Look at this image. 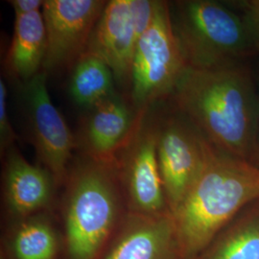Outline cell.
<instances>
[{
    "label": "cell",
    "instance_id": "5bb4252c",
    "mask_svg": "<svg viewBox=\"0 0 259 259\" xmlns=\"http://www.w3.org/2000/svg\"><path fill=\"white\" fill-rule=\"evenodd\" d=\"M47 50V32L42 13L16 17L14 36L7 56L10 71L27 82L40 72Z\"/></svg>",
    "mask_w": 259,
    "mask_h": 259
},
{
    "label": "cell",
    "instance_id": "44dd1931",
    "mask_svg": "<svg viewBox=\"0 0 259 259\" xmlns=\"http://www.w3.org/2000/svg\"><path fill=\"white\" fill-rule=\"evenodd\" d=\"M16 17L25 16L42 11L45 1L41 0H13L10 2Z\"/></svg>",
    "mask_w": 259,
    "mask_h": 259
},
{
    "label": "cell",
    "instance_id": "4fadbf2b",
    "mask_svg": "<svg viewBox=\"0 0 259 259\" xmlns=\"http://www.w3.org/2000/svg\"><path fill=\"white\" fill-rule=\"evenodd\" d=\"M83 131L87 157L114 163L115 157L136 126L128 106L112 95L92 108Z\"/></svg>",
    "mask_w": 259,
    "mask_h": 259
},
{
    "label": "cell",
    "instance_id": "8992f818",
    "mask_svg": "<svg viewBox=\"0 0 259 259\" xmlns=\"http://www.w3.org/2000/svg\"><path fill=\"white\" fill-rule=\"evenodd\" d=\"M142 111L115 157V166L127 212L159 216L171 212L158 166V126L145 118Z\"/></svg>",
    "mask_w": 259,
    "mask_h": 259
},
{
    "label": "cell",
    "instance_id": "ac0fdd59",
    "mask_svg": "<svg viewBox=\"0 0 259 259\" xmlns=\"http://www.w3.org/2000/svg\"><path fill=\"white\" fill-rule=\"evenodd\" d=\"M157 2L152 0H129L130 15L138 40L150 27L156 14Z\"/></svg>",
    "mask_w": 259,
    "mask_h": 259
},
{
    "label": "cell",
    "instance_id": "9c48e42d",
    "mask_svg": "<svg viewBox=\"0 0 259 259\" xmlns=\"http://www.w3.org/2000/svg\"><path fill=\"white\" fill-rule=\"evenodd\" d=\"M24 96L29 125L37 157L51 173L56 185L67 179L74 138L48 93L47 72L40 71L25 82Z\"/></svg>",
    "mask_w": 259,
    "mask_h": 259
},
{
    "label": "cell",
    "instance_id": "d6986e66",
    "mask_svg": "<svg viewBox=\"0 0 259 259\" xmlns=\"http://www.w3.org/2000/svg\"><path fill=\"white\" fill-rule=\"evenodd\" d=\"M15 139V133L10 125L7 112V88L0 81V142L1 150L7 148Z\"/></svg>",
    "mask_w": 259,
    "mask_h": 259
},
{
    "label": "cell",
    "instance_id": "9a60e30c",
    "mask_svg": "<svg viewBox=\"0 0 259 259\" xmlns=\"http://www.w3.org/2000/svg\"><path fill=\"white\" fill-rule=\"evenodd\" d=\"M196 259H259V200L228 225Z\"/></svg>",
    "mask_w": 259,
    "mask_h": 259
},
{
    "label": "cell",
    "instance_id": "6da1fadb",
    "mask_svg": "<svg viewBox=\"0 0 259 259\" xmlns=\"http://www.w3.org/2000/svg\"><path fill=\"white\" fill-rule=\"evenodd\" d=\"M177 108L214 148L254 165L259 96L239 64L187 68L172 94Z\"/></svg>",
    "mask_w": 259,
    "mask_h": 259
},
{
    "label": "cell",
    "instance_id": "8fae6325",
    "mask_svg": "<svg viewBox=\"0 0 259 259\" xmlns=\"http://www.w3.org/2000/svg\"><path fill=\"white\" fill-rule=\"evenodd\" d=\"M137 42L129 0H111L105 6L87 50L102 58L114 78L124 83L131 81Z\"/></svg>",
    "mask_w": 259,
    "mask_h": 259
},
{
    "label": "cell",
    "instance_id": "ffe728a7",
    "mask_svg": "<svg viewBox=\"0 0 259 259\" xmlns=\"http://www.w3.org/2000/svg\"><path fill=\"white\" fill-rule=\"evenodd\" d=\"M244 19L250 30L254 51L259 53V0H248L242 3Z\"/></svg>",
    "mask_w": 259,
    "mask_h": 259
},
{
    "label": "cell",
    "instance_id": "7a4b0ae2",
    "mask_svg": "<svg viewBox=\"0 0 259 259\" xmlns=\"http://www.w3.org/2000/svg\"><path fill=\"white\" fill-rule=\"evenodd\" d=\"M259 200V167L217 149L172 214L183 259H196L247 206Z\"/></svg>",
    "mask_w": 259,
    "mask_h": 259
},
{
    "label": "cell",
    "instance_id": "52a82bcc",
    "mask_svg": "<svg viewBox=\"0 0 259 259\" xmlns=\"http://www.w3.org/2000/svg\"><path fill=\"white\" fill-rule=\"evenodd\" d=\"M157 148L167 204L173 214L216 148L189 121L175 117L158 125Z\"/></svg>",
    "mask_w": 259,
    "mask_h": 259
},
{
    "label": "cell",
    "instance_id": "7c38bea8",
    "mask_svg": "<svg viewBox=\"0 0 259 259\" xmlns=\"http://www.w3.org/2000/svg\"><path fill=\"white\" fill-rule=\"evenodd\" d=\"M4 184L6 206L18 221L42 211L50 204L57 185L47 168L30 163L12 150L7 157Z\"/></svg>",
    "mask_w": 259,
    "mask_h": 259
},
{
    "label": "cell",
    "instance_id": "277c9868",
    "mask_svg": "<svg viewBox=\"0 0 259 259\" xmlns=\"http://www.w3.org/2000/svg\"><path fill=\"white\" fill-rule=\"evenodd\" d=\"M171 12L178 41L189 68L209 69L237 65L255 52L244 17L220 2H177Z\"/></svg>",
    "mask_w": 259,
    "mask_h": 259
},
{
    "label": "cell",
    "instance_id": "e0dca14e",
    "mask_svg": "<svg viewBox=\"0 0 259 259\" xmlns=\"http://www.w3.org/2000/svg\"><path fill=\"white\" fill-rule=\"evenodd\" d=\"M113 78L111 68L102 58L87 50L73 65L70 94L78 105L93 108L113 95Z\"/></svg>",
    "mask_w": 259,
    "mask_h": 259
},
{
    "label": "cell",
    "instance_id": "5b68a950",
    "mask_svg": "<svg viewBox=\"0 0 259 259\" xmlns=\"http://www.w3.org/2000/svg\"><path fill=\"white\" fill-rule=\"evenodd\" d=\"M187 68L169 4L158 1L154 19L135 50L130 81L135 106L145 111L151 103L172 95Z\"/></svg>",
    "mask_w": 259,
    "mask_h": 259
},
{
    "label": "cell",
    "instance_id": "2e32d148",
    "mask_svg": "<svg viewBox=\"0 0 259 259\" xmlns=\"http://www.w3.org/2000/svg\"><path fill=\"white\" fill-rule=\"evenodd\" d=\"M59 251L55 227L41 213L18 221L5 244L7 259H57Z\"/></svg>",
    "mask_w": 259,
    "mask_h": 259
},
{
    "label": "cell",
    "instance_id": "3957f363",
    "mask_svg": "<svg viewBox=\"0 0 259 259\" xmlns=\"http://www.w3.org/2000/svg\"><path fill=\"white\" fill-rule=\"evenodd\" d=\"M64 222L68 259H101L127 212L114 163L87 157L68 171Z\"/></svg>",
    "mask_w": 259,
    "mask_h": 259
},
{
    "label": "cell",
    "instance_id": "30bf717a",
    "mask_svg": "<svg viewBox=\"0 0 259 259\" xmlns=\"http://www.w3.org/2000/svg\"><path fill=\"white\" fill-rule=\"evenodd\" d=\"M101 259H183L171 213H126Z\"/></svg>",
    "mask_w": 259,
    "mask_h": 259
},
{
    "label": "cell",
    "instance_id": "ba28073f",
    "mask_svg": "<svg viewBox=\"0 0 259 259\" xmlns=\"http://www.w3.org/2000/svg\"><path fill=\"white\" fill-rule=\"evenodd\" d=\"M107 2L101 0H47L42 17L47 32L45 71L74 65L87 51Z\"/></svg>",
    "mask_w": 259,
    "mask_h": 259
},
{
    "label": "cell",
    "instance_id": "7402d4cb",
    "mask_svg": "<svg viewBox=\"0 0 259 259\" xmlns=\"http://www.w3.org/2000/svg\"><path fill=\"white\" fill-rule=\"evenodd\" d=\"M254 165L259 167V124L257 137H256V145H255V159H254Z\"/></svg>",
    "mask_w": 259,
    "mask_h": 259
}]
</instances>
